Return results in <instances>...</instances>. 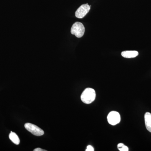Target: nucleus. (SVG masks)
I'll return each instance as SVG.
<instances>
[{"label":"nucleus","instance_id":"f257e3e1","mask_svg":"<svg viewBox=\"0 0 151 151\" xmlns=\"http://www.w3.org/2000/svg\"><path fill=\"white\" fill-rule=\"evenodd\" d=\"M96 93L92 88H86L82 92L81 96V101L85 104H89L95 100Z\"/></svg>","mask_w":151,"mask_h":151},{"label":"nucleus","instance_id":"f03ea898","mask_svg":"<svg viewBox=\"0 0 151 151\" xmlns=\"http://www.w3.org/2000/svg\"><path fill=\"white\" fill-rule=\"evenodd\" d=\"M85 28L84 25L79 22H76L73 24L70 30V32L76 37L81 38L84 35Z\"/></svg>","mask_w":151,"mask_h":151},{"label":"nucleus","instance_id":"7ed1b4c3","mask_svg":"<svg viewBox=\"0 0 151 151\" xmlns=\"http://www.w3.org/2000/svg\"><path fill=\"white\" fill-rule=\"evenodd\" d=\"M24 127L28 131L36 136H41L44 134L43 130L34 124L30 123L25 124Z\"/></svg>","mask_w":151,"mask_h":151},{"label":"nucleus","instance_id":"20e7f679","mask_svg":"<svg viewBox=\"0 0 151 151\" xmlns=\"http://www.w3.org/2000/svg\"><path fill=\"white\" fill-rule=\"evenodd\" d=\"M107 119L108 123L112 126H115L119 124L121 121L120 114L116 111H111L108 114Z\"/></svg>","mask_w":151,"mask_h":151},{"label":"nucleus","instance_id":"39448f33","mask_svg":"<svg viewBox=\"0 0 151 151\" xmlns=\"http://www.w3.org/2000/svg\"><path fill=\"white\" fill-rule=\"evenodd\" d=\"M90 9V6L88 4H84L80 6L75 12V16L79 19L84 18Z\"/></svg>","mask_w":151,"mask_h":151},{"label":"nucleus","instance_id":"423d86ee","mask_svg":"<svg viewBox=\"0 0 151 151\" xmlns=\"http://www.w3.org/2000/svg\"><path fill=\"white\" fill-rule=\"evenodd\" d=\"M139 52L135 50H127L122 52V55L125 58H134L138 56Z\"/></svg>","mask_w":151,"mask_h":151},{"label":"nucleus","instance_id":"0eeeda50","mask_svg":"<svg viewBox=\"0 0 151 151\" xmlns=\"http://www.w3.org/2000/svg\"><path fill=\"white\" fill-rule=\"evenodd\" d=\"M145 120L147 130L151 133V113L147 112L145 114Z\"/></svg>","mask_w":151,"mask_h":151},{"label":"nucleus","instance_id":"6e6552de","mask_svg":"<svg viewBox=\"0 0 151 151\" xmlns=\"http://www.w3.org/2000/svg\"><path fill=\"white\" fill-rule=\"evenodd\" d=\"M9 138L12 142L16 145H19L20 143V139L18 136L14 132H11L9 135Z\"/></svg>","mask_w":151,"mask_h":151},{"label":"nucleus","instance_id":"1a4fd4ad","mask_svg":"<svg viewBox=\"0 0 151 151\" xmlns=\"http://www.w3.org/2000/svg\"><path fill=\"white\" fill-rule=\"evenodd\" d=\"M118 148L119 150L120 151H129V148L127 146L124 145V144L122 143H120L118 144Z\"/></svg>","mask_w":151,"mask_h":151},{"label":"nucleus","instance_id":"9d476101","mask_svg":"<svg viewBox=\"0 0 151 151\" xmlns=\"http://www.w3.org/2000/svg\"><path fill=\"white\" fill-rule=\"evenodd\" d=\"M86 151H94V149L92 146L89 145L87 146Z\"/></svg>","mask_w":151,"mask_h":151},{"label":"nucleus","instance_id":"9b49d317","mask_svg":"<svg viewBox=\"0 0 151 151\" xmlns=\"http://www.w3.org/2000/svg\"><path fill=\"white\" fill-rule=\"evenodd\" d=\"M34 151H46V150H43V149L40 148H37L35 149V150H34Z\"/></svg>","mask_w":151,"mask_h":151}]
</instances>
